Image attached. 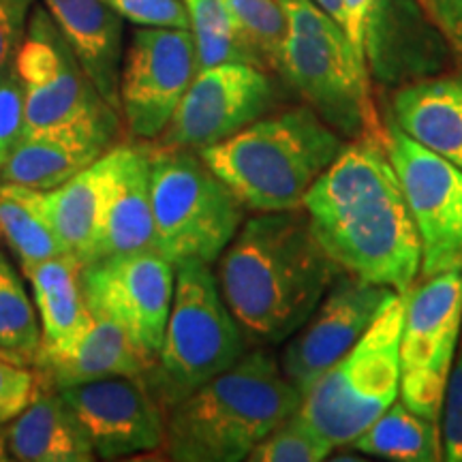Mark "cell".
Wrapping results in <instances>:
<instances>
[{
    "mask_svg": "<svg viewBox=\"0 0 462 462\" xmlns=\"http://www.w3.org/2000/svg\"><path fill=\"white\" fill-rule=\"evenodd\" d=\"M313 236L343 273L409 293L421 245L383 137L345 143L302 201Z\"/></svg>",
    "mask_w": 462,
    "mask_h": 462,
    "instance_id": "1",
    "label": "cell"
},
{
    "mask_svg": "<svg viewBox=\"0 0 462 462\" xmlns=\"http://www.w3.org/2000/svg\"><path fill=\"white\" fill-rule=\"evenodd\" d=\"M217 282L251 345H281L309 319L343 268L306 212H255L217 262Z\"/></svg>",
    "mask_w": 462,
    "mask_h": 462,
    "instance_id": "2",
    "label": "cell"
},
{
    "mask_svg": "<svg viewBox=\"0 0 462 462\" xmlns=\"http://www.w3.org/2000/svg\"><path fill=\"white\" fill-rule=\"evenodd\" d=\"M302 394L265 349H248L227 371L165 411V446L178 462H240L298 411Z\"/></svg>",
    "mask_w": 462,
    "mask_h": 462,
    "instance_id": "3",
    "label": "cell"
},
{
    "mask_svg": "<svg viewBox=\"0 0 462 462\" xmlns=\"http://www.w3.org/2000/svg\"><path fill=\"white\" fill-rule=\"evenodd\" d=\"M343 146L345 137L304 103L265 114L199 154L245 210L285 212L302 208Z\"/></svg>",
    "mask_w": 462,
    "mask_h": 462,
    "instance_id": "4",
    "label": "cell"
},
{
    "mask_svg": "<svg viewBox=\"0 0 462 462\" xmlns=\"http://www.w3.org/2000/svg\"><path fill=\"white\" fill-rule=\"evenodd\" d=\"M276 3L285 15V37L274 62L282 82L346 140L383 137L368 67L338 22L315 0Z\"/></svg>",
    "mask_w": 462,
    "mask_h": 462,
    "instance_id": "5",
    "label": "cell"
},
{
    "mask_svg": "<svg viewBox=\"0 0 462 462\" xmlns=\"http://www.w3.org/2000/svg\"><path fill=\"white\" fill-rule=\"evenodd\" d=\"M248 349L251 340L225 304L212 265L178 263L163 345L142 374L161 407L167 411Z\"/></svg>",
    "mask_w": 462,
    "mask_h": 462,
    "instance_id": "6",
    "label": "cell"
},
{
    "mask_svg": "<svg viewBox=\"0 0 462 462\" xmlns=\"http://www.w3.org/2000/svg\"><path fill=\"white\" fill-rule=\"evenodd\" d=\"M404 304L407 293H392L360 340L302 394L296 413L334 448L351 446L401 394Z\"/></svg>",
    "mask_w": 462,
    "mask_h": 462,
    "instance_id": "7",
    "label": "cell"
},
{
    "mask_svg": "<svg viewBox=\"0 0 462 462\" xmlns=\"http://www.w3.org/2000/svg\"><path fill=\"white\" fill-rule=\"evenodd\" d=\"M154 248L173 265L217 263L245 223V206L199 150L150 148Z\"/></svg>",
    "mask_w": 462,
    "mask_h": 462,
    "instance_id": "8",
    "label": "cell"
},
{
    "mask_svg": "<svg viewBox=\"0 0 462 462\" xmlns=\"http://www.w3.org/2000/svg\"><path fill=\"white\" fill-rule=\"evenodd\" d=\"M15 67L24 86V135L67 129L120 131V114L90 82L42 3L32 7Z\"/></svg>",
    "mask_w": 462,
    "mask_h": 462,
    "instance_id": "9",
    "label": "cell"
},
{
    "mask_svg": "<svg viewBox=\"0 0 462 462\" xmlns=\"http://www.w3.org/2000/svg\"><path fill=\"white\" fill-rule=\"evenodd\" d=\"M462 273L452 270L407 293L401 332V401L432 421L441 420L443 396L462 337Z\"/></svg>",
    "mask_w": 462,
    "mask_h": 462,
    "instance_id": "10",
    "label": "cell"
},
{
    "mask_svg": "<svg viewBox=\"0 0 462 462\" xmlns=\"http://www.w3.org/2000/svg\"><path fill=\"white\" fill-rule=\"evenodd\" d=\"M383 146L418 227L421 279L462 273V170L411 140L390 114Z\"/></svg>",
    "mask_w": 462,
    "mask_h": 462,
    "instance_id": "11",
    "label": "cell"
},
{
    "mask_svg": "<svg viewBox=\"0 0 462 462\" xmlns=\"http://www.w3.org/2000/svg\"><path fill=\"white\" fill-rule=\"evenodd\" d=\"M189 28L137 26L123 56L118 112L133 142H157L198 75Z\"/></svg>",
    "mask_w": 462,
    "mask_h": 462,
    "instance_id": "12",
    "label": "cell"
},
{
    "mask_svg": "<svg viewBox=\"0 0 462 462\" xmlns=\"http://www.w3.org/2000/svg\"><path fill=\"white\" fill-rule=\"evenodd\" d=\"M82 289L90 313L118 323L152 364L165 338L176 265L159 251L101 257L82 268Z\"/></svg>",
    "mask_w": 462,
    "mask_h": 462,
    "instance_id": "13",
    "label": "cell"
},
{
    "mask_svg": "<svg viewBox=\"0 0 462 462\" xmlns=\"http://www.w3.org/2000/svg\"><path fill=\"white\" fill-rule=\"evenodd\" d=\"M276 99L268 69L245 62L199 69L157 143L210 148L273 112Z\"/></svg>",
    "mask_w": 462,
    "mask_h": 462,
    "instance_id": "14",
    "label": "cell"
},
{
    "mask_svg": "<svg viewBox=\"0 0 462 462\" xmlns=\"http://www.w3.org/2000/svg\"><path fill=\"white\" fill-rule=\"evenodd\" d=\"M394 289L343 273L317 309L285 340L281 371L304 394L371 328Z\"/></svg>",
    "mask_w": 462,
    "mask_h": 462,
    "instance_id": "15",
    "label": "cell"
},
{
    "mask_svg": "<svg viewBox=\"0 0 462 462\" xmlns=\"http://www.w3.org/2000/svg\"><path fill=\"white\" fill-rule=\"evenodd\" d=\"M97 458L118 460L165 446V409L143 377H109L60 390Z\"/></svg>",
    "mask_w": 462,
    "mask_h": 462,
    "instance_id": "16",
    "label": "cell"
},
{
    "mask_svg": "<svg viewBox=\"0 0 462 462\" xmlns=\"http://www.w3.org/2000/svg\"><path fill=\"white\" fill-rule=\"evenodd\" d=\"M364 56L371 79L385 88L448 73L458 60L420 0H373Z\"/></svg>",
    "mask_w": 462,
    "mask_h": 462,
    "instance_id": "17",
    "label": "cell"
},
{
    "mask_svg": "<svg viewBox=\"0 0 462 462\" xmlns=\"http://www.w3.org/2000/svg\"><path fill=\"white\" fill-rule=\"evenodd\" d=\"M148 360L118 323L90 313V319L69 343L39 349L32 368L42 390H67L109 377H142Z\"/></svg>",
    "mask_w": 462,
    "mask_h": 462,
    "instance_id": "18",
    "label": "cell"
},
{
    "mask_svg": "<svg viewBox=\"0 0 462 462\" xmlns=\"http://www.w3.org/2000/svg\"><path fill=\"white\" fill-rule=\"evenodd\" d=\"M142 251H157L150 146L143 142L116 143L109 150L106 208L97 259Z\"/></svg>",
    "mask_w": 462,
    "mask_h": 462,
    "instance_id": "19",
    "label": "cell"
},
{
    "mask_svg": "<svg viewBox=\"0 0 462 462\" xmlns=\"http://www.w3.org/2000/svg\"><path fill=\"white\" fill-rule=\"evenodd\" d=\"M99 95L118 112L125 20L106 0H42ZM120 114V112H118Z\"/></svg>",
    "mask_w": 462,
    "mask_h": 462,
    "instance_id": "20",
    "label": "cell"
},
{
    "mask_svg": "<svg viewBox=\"0 0 462 462\" xmlns=\"http://www.w3.org/2000/svg\"><path fill=\"white\" fill-rule=\"evenodd\" d=\"M114 129H67L22 137L0 170V182L32 189H56L97 163L118 143Z\"/></svg>",
    "mask_w": 462,
    "mask_h": 462,
    "instance_id": "21",
    "label": "cell"
},
{
    "mask_svg": "<svg viewBox=\"0 0 462 462\" xmlns=\"http://www.w3.org/2000/svg\"><path fill=\"white\" fill-rule=\"evenodd\" d=\"M388 114L411 140L462 170V71L398 86Z\"/></svg>",
    "mask_w": 462,
    "mask_h": 462,
    "instance_id": "22",
    "label": "cell"
},
{
    "mask_svg": "<svg viewBox=\"0 0 462 462\" xmlns=\"http://www.w3.org/2000/svg\"><path fill=\"white\" fill-rule=\"evenodd\" d=\"M11 460L92 462L95 449L60 392L39 390L34 401L5 426Z\"/></svg>",
    "mask_w": 462,
    "mask_h": 462,
    "instance_id": "23",
    "label": "cell"
},
{
    "mask_svg": "<svg viewBox=\"0 0 462 462\" xmlns=\"http://www.w3.org/2000/svg\"><path fill=\"white\" fill-rule=\"evenodd\" d=\"M109 176V150L103 157L56 189L42 190L45 217L65 246L67 255L88 265L97 259L103 227V208Z\"/></svg>",
    "mask_w": 462,
    "mask_h": 462,
    "instance_id": "24",
    "label": "cell"
},
{
    "mask_svg": "<svg viewBox=\"0 0 462 462\" xmlns=\"http://www.w3.org/2000/svg\"><path fill=\"white\" fill-rule=\"evenodd\" d=\"M42 323V349L71 340L90 319L82 289V263L71 255L45 259L24 273Z\"/></svg>",
    "mask_w": 462,
    "mask_h": 462,
    "instance_id": "25",
    "label": "cell"
},
{
    "mask_svg": "<svg viewBox=\"0 0 462 462\" xmlns=\"http://www.w3.org/2000/svg\"><path fill=\"white\" fill-rule=\"evenodd\" d=\"M0 238L17 257L22 274L45 259L67 255L45 217L39 189L24 184L0 182Z\"/></svg>",
    "mask_w": 462,
    "mask_h": 462,
    "instance_id": "26",
    "label": "cell"
},
{
    "mask_svg": "<svg viewBox=\"0 0 462 462\" xmlns=\"http://www.w3.org/2000/svg\"><path fill=\"white\" fill-rule=\"evenodd\" d=\"M351 448L396 462L443 460L439 421L421 418L398 398L351 443Z\"/></svg>",
    "mask_w": 462,
    "mask_h": 462,
    "instance_id": "27",
    "label": "cell"
},
{
    "mask_svg": "<svg viewBox=\"0 0 462 462\" xmlns=\"http://www.w3.org/2000/svg\"><path fill=\"white\" fill-rule=\"evenodd\" d=\"M189 11V31L193 34L198 67H215L223 62H245L268 69L259 50L240 31L221 0H182Z\"/></svg>",
    "mask_w": 462,
    "mask_h": 462,
    "instance_id": "28",
    "label": "cell"
},
{
    "mask_svg": "<svg viewBox=\"0 0 462 462\" xmlns=\"http://www.w3.org/2000/svg\"><path fill=\"white\" fill-rule=\"evenodd\" d=\"M42 349V323L7 253L0 248V357L32 366Z\"/></svg>",
    "mask_w": 462,
    "mask_h": 462,
    "instance_id": "29",
    "label": "cell"
},
{
    "mask_svg": "<svg viewBox=\"0 0 462 462\" xmlns=\"http://www.w3.org/2000/svg\"><path fill=\"white\" fill-rule=\"evenodd\" d=\"M334 448L313 426L293 413L253 448L251 462H319L330 458Z\"/></svg>",
    "mask_w": 462,
    "mask_h": 462,
    "instance_id": "30",
    "label": "cell"
},
{
    "mask_svg": "<svg viewBox=\"0 0 462 462\" xmlns=\"http://www.w3.org/2000/svg\"><path fill=\"white\" fill-rule=\"evenodd\" d=\"M240 31L259 50L270 71H274L282 37H285V15L276 0H221Z\"/></svg>",
    "mask_w": 462,
    "mask_h": 462,
    "instance_id": "31",
    "label": "cell"
},
{
    "mask_svg": "<svg viewBox=\"0 0 462 462\" xmlns=\"http://www.w3.org/2000/svg\"><path fill=\"white\" fill-rule=\"evenodd\" d=\"M26 133L24 86L17 73L15 58L0 69V170Z\"/></svg>",
    "mask_w": 462,
    "mask_h": 462,
    "instance_id": "32",
    "label": "cell"
},
{
    "mask_svg": "<svg viewBox=\"0 0 462 462\" xmlns=\"http://www.w3.org/2000/svg\"><path fill=\"white\" fill-rule=\"evenodd\" d=\"M42 385L32 366L0 357V426H7L34 401Z\"/></svg>",
    "mask_w": 462,
    "mask_h": 462,
    "instance_id": "33",
    "label": "cell"
},
{
    "mask_svg": "<svg viewBox=\"0 0 462 462\" xmlns=\"http://www.w3.org/2000/svg\"><path fill=\"white\" fill-rule=\"evenodd\" d=\"M106 3L133 26L189 28V11L182 0H106Z\"/></svg>",
    "mask_w": 462,
    "mask_h": 462,
    "instance_id": "34",
    "label": "cell"
},
{
    "mask_svg": "<svg viewBox=\"0 0 462 462\" xmlns=\"http://www.w3.org/2000/svg\"><path fill=\"white\" fill-rule=\"evenodd\" d=\"M441 418L443 458L449 462H462V343L458 360L454 362L448 379Z\"/></svg>",
    "mask_w": 462,
    "mask_h": 462,
    "instance_id": "35",
    "label": "cell"
},
{
    "mask_svg": "<svg viewBox=\"0 0 462 462\" xmlns=\"http://www.w3.org/2000/svg\"><path fill=\"white\" fill-rule=\"evenodd\" d=\"M34 7V0H0V69L20 50Z\"/></svg>",
    "mask_w": 462,
    "mask_h": 462,
    "instance_id": "36",
    "label": "cell"
},
{
    "mask_svg": "<svg viewBox=\"0 0 462 462\" xmlns=\"http://www.w3.org/2000/svg\"><path fill=\"white\" fill-rule=\"evenodd\" d=\"M429 14L462 62V0H429Z\"/></svg>",
    "mask_w": 462,
    "mask_h": 462,
    "instance_id": "37",
    "label": "cell"
},
{
    "mask_svg": "<svg viewBox=\"0 0 462 462\" xmlns=\"http://www.w3.org/2000/svg\"><path fill=\"white\" fill-rule=\"evenodd\" d=\"M315 3L340 24V14H343V5H340V0H315Z\"/></svg>",
    "mask_w": 462,
    "mask_h": 462,
    "instance_id": "38",
    "label": "cell"
},
{
    "mask_svg": "<svg viewBox=\"0 0 462 462\" xmlns=\"http://www.w3.org/2000/svg\"><path fill=\"white\" fill-rule=\"evenodd\" d=\"M5 460H11V456L7 449V441H5V429L0 426V462H5Z\"/></svg>",
    "mask_w": 462,
    "mask_h": 462,
    "instance_id": "39",
    "label": "cell"
},
{
    "mask_svg": "<svg viewBox=\"0 0 462 462\" xmlns=\"http://www.w3.org/2000/svg\"><path fill=\"white\" fill-rule=\"evenodd\" d=\"M420 3H421V5H424V7H426V9H429V0H420Z\"/></svg>",
    "mask_w": 462,
    "mask_h": 462,
    "instance_id": "40",
    "label": "cell"
}]
</instances>
